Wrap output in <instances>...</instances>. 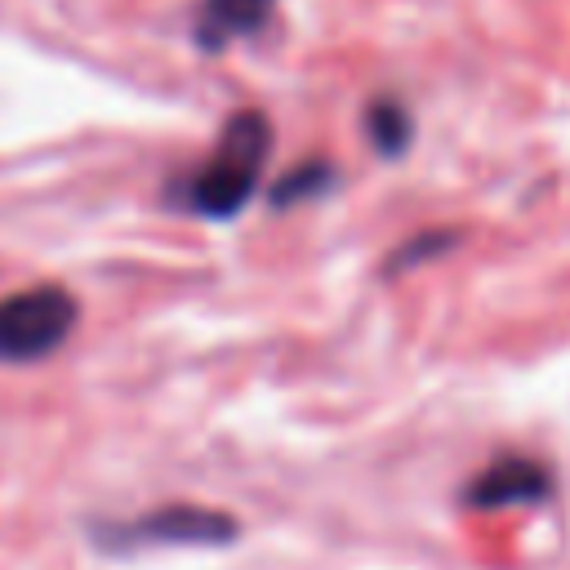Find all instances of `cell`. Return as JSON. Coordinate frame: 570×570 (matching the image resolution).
<instances>
[{
  "label": "cell",
  "instance_id": "obj_4",
  "mask_svg": "<svg viewBox=\"0 0 570 570\" xmlns=\"http://www.w3.org/2000/svg\"><path fill=\"white\" fill-rule=\"evenodd\" d=\"M552 494V472L539 459L503 454L485 472L472 476L468 503L472 508H512V503H543Z\"/></svg>",
  "mask_w": 570,
  "mask_h": 570
},
{
  "label": "cell",
  "instance_id": "obj_5",
  "mask_svg": "<svg viewBox=\"0 0 570 570\" xmlns=\"http://www.w3.org/2000/svg\"><path fill=\"white\" fill-rule=\"evenodd\" d=\"M272 9L276 0H205L196 13V45L205 53H223L232 40L254 36Z\"/></svg>",
  "mask_w": 570,
  "mask_h": 570
},
{
  "label": "cell",
  "instance_id": "obj_3",
  "mask_svg": "<svg viewBox=\"0 0 570 570\" xmlns=\"http://www.w3.org/2000/svg\"><path fill=\"white\" fill-rule=\"evenodd\" d=\"M236 534H240V525L227 512L196 508V503H169V508L142 512L129 525L98 530V539L107 548H134V543H200V548H214V543H232Z\"/></svg>",
  "mask_w": 570,
  "mask_h": 570
},
{
  "label": "cell",
  "instance_id": "obj_6",
  "mask_svg": "<svg viewBox=\"0 0 570 570\" xmlns=\"http://www.w3.org/2000/svg\"><path fill=\"white\" fill-rule=\"evenodd\" d=\"M365 134H370V142L379 147V156L396 160V156L410 147V138H414V120H410V111H405L396 98H379V102H370V111H365Z\"/></svg>",
  "mask_w": 570,
  "mask_h": 570
},
{
  "label": "cell",
  "instance_id": "obj_2",
  "mask_svg": "<svg viewBox=\"0 0 570 570\" xmlns=\"http://www.w3.org/2000/svg\"><path fill=\"white\" fill-rule=\"evenodd\" d=\"M76 298L62 285H36L0 298V361H40L76 330Z\"/></svg>",
  "mask_w": 570,
  "mask_h": 570
},
{
  "label": "cell",
  "instance_id": "obj_7",
  "mask_svg": "<svg viewBox=\"0 0 570 570\" xmlns=\"http://www.w3.org/2000/svg\"><path fill=\"white\" fill-rule=\"evenodd\" d=\"M334 187V169L330 160H303L294 165L276 187H272V205H298V200H316Z\"/></svg>",
  "mask_w": 570,
  "mask_h": 570
},
{
  "label": "cell",
  "instance_id": "obj_1",
  "mask_svg": "<svg viewBox=\"0 0 570 570\" xmlns=\"http://www.w3.org/2000/svg\"><path fill=\"white\" fill-rule=\"evenodd\" d=\"M272 151V125L263 111H236L223 134L218 147L209 151V160L183 183V205L200 218H232L249 205L263 160Z\"/></svg>",
  "mask_w": 570,
  "mask_h": 570
},
{
  "label": "cell",
  "instance_id": "obj_8",
  "mask_svg": "<svg viewBox=\"0 0 570 570\" xmlns=\"http://www.w3.org/2000/svg\"><path fill=\"white\" fill-rule=\"evenodd\" d=\"M454 240H459V232H454V227H432V232H419L414 240H405V245H401V249L387 258V272H410V267H419L423 258L445 254Z\"/></svg>",
  "mask_w": 570,
  "mask_h": 570
}]
</instances>
